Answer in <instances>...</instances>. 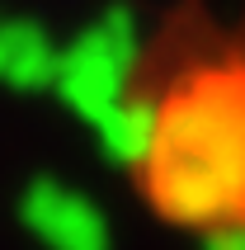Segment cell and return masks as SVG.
<instances>
[{
	"label": "cell",
	"mask_w": 245,
	"mask_h": 250,
	"mask_svg": "<svg viewBox=\"0 0 245 250\" xmlns=\"http://www.w3.org/2000/svg\"><path fill=\"white\" fill-rule=\"evenodd\" d=\"M137 184L165 222L245 231V33L170 42L137 90Z\"/></svg>",
	"instance_id": "6da1fadb"
}]
</instances>
